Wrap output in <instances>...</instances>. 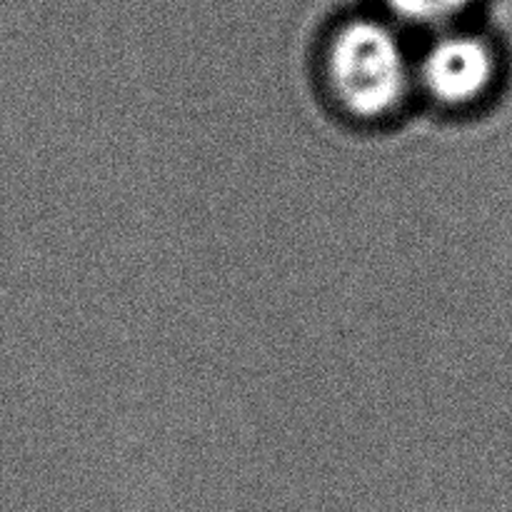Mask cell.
Here are the masks:
<instances>
[{"mask_svg": "<svg viewBox=\"0 0 512 512\" xmlns=\"http://www.w3.org/2000/svg\"><path fill=\"white\" fill-rule=\"evenodd\" d=\"M328 80L335 100L360 120H378L400 108L410 88V60L385 23L358 18L333 35Z\"/></svg>", "mask_w": 512, "mask_h": 512, "instance_id": "obj_1", "label": "cell"}, {"mask_svg": "<svg viewBox=\"0 0 512 512\" xmlns=\"http://www.w3.org/2000/svg\"><path fill=\"white\" fill-rule=\"evenodd\" d=\"M418 78L430 98L450 108H465L478 103L493 85L495 55L478 35L448 33L425 50Z\"/></svg>", "mask_w": 512, "mask_h": 512, "instance_id": "obj_2", "label": "cell"}, {"mask_svg": "<svg viewBox=\"0 0 512 512\" xmlns=\"http://www.w3.org/2000/svg\"><path fill=\"white\" fill-rule=\"evenodd\" d=\"M475 0H385L390 13L413 25H443L458 18Z\"/></svg>", "mask_w": 512, "mask_h": 512, "instance_id": "obj_3", "label": "cell"}]
</instances>
